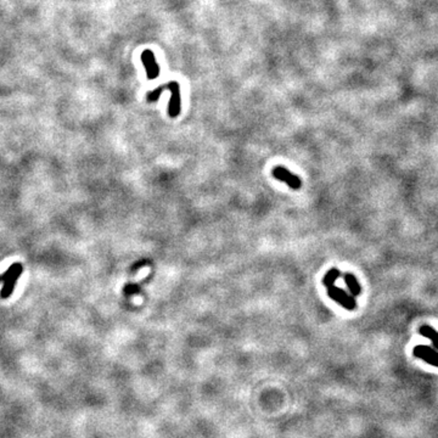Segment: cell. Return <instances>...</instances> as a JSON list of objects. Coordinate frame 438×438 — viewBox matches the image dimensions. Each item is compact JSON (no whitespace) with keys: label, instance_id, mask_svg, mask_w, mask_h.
<instances>
[{"label":"cell","instance_id":"6da1fadb","mask_svg":"<svg viewBox=\"0 0 438 438\" xmlns=\"http://www.w3.org/2000/svg\"><path fill=\"white\" fill-rule=\"evenodd\" d=\"M164 91L170 92V100L169 104H168V116H169L170 118H176V117L179 116L182 110L181 85H179L178 82L172 80V82L169 83L162 84L158 88H156L155 91L149 92L148 94H146V100H148L149 103H155V101L158 100L160 95Z\"/></svg>","mask_w":438,"mask_h":438},{"label":"cell","instance_id":"7a4b0ae2","mask_svg":"<svg viewBox=\"0 0 438 438\" xmlns=\"http://www.w3.org/2000/svg\"><path fill=\"white\" fill-rule=\"evenodd\" d=\"M21 274H22V265H21V263H15V265L11 266L10 268L5 272L4 275H0V281H7V283L4 284L2 292H0V297H2V298H9V297L13 295L15 284H16L17 279L21 277Z\"/></svg>","mask_w":438,"mask_h":438},{"label":"cell","instance_id":"3957f363","mask_svg":"<svg viewBox=\"0 0 438 438\" xmlns=\"http://www.w3.org/2000/svg\"><path fill=\"white\" fill-rule=\"evenodd\" d=\"M328 295L330 298H332L334 301L337 302L338 304L342 305L344 310L355 311L357 308V301L355 296L347 293L346 291L342 290L341 287L331 285V286L328 287Z\"/></svg>","mask_w":438,"mask_h":438},{"label":"cell","instance_id":"277c9868","mask_svg":"<svg viewBox=\"0 0 438 438\" xmlns=\"http://www.w3.org/2000/svg\"><path fill=\"white\" fill-rule=\"evenodd\" d=\"M272 174L275 179H278L279 182L286 183L293 190H298V189H301L302 187L301 179H299L296 174L291 173L289 169H286V168L283 166H277L273 168Z\"/></svg>","mask_w":438,"mask_h":438},{"label":"cell","instance_id":"5b68a950","mask_svg":"<svg viewBox=\"0 0 438 438\" xmlns=\"http://www.w3.org/2000/svg\"><path fill=\"white\" fill-rule=\"evenodd\" d=\"M140 60H142L144 68H145L146 77L149 80H154L158 77L160 74V66H158L157 61H156V56L152 50L145 49L140 55Z\"/></svg>","mask_w":438,"mask_h":438},{"label":"cell","instance_id":"8992f818","mask_svg":"<svg viewBox=\"0 0 438 438\" xmlns=\"http://www.w3.org/2000/svg\"><path fill=\"white\" fill-rule=\"evenodd\" d=\"M414 356L428 363L432 367L438 368V352L432 347L416 346L414 348Z\"/></svg>","mask_w":438,"mask_h":438},{"label":"cell","instance_id":"52a82bcc","mask_svg":"<svg viewBox=\"0 0 438 438\" xmlns=\"http://www.w3.org/2000/svg\"><path fill=\"white\" fill-rule=\"evenodd\" d=\"M343 279H344V283H346V285H347L348 290L351 291V295L352 296L361 295L362 286H361V284L358 283V280H357V278L352 274V273H346V274H343Z\"/></svg>","mask_w":438,"mask_h":438},{"label":"cell","instance_id":"ba28073f","mask_svg":"<svg viewBox=\"0 0 438 438\" xmlns=\"http://www.w3.org/2000/svg\"><path fill=\"white\" fill-rule=\"evenodd\" d=\"M419 332L422 336H425V337L430 338L432 343H433V346L438 349V331H436V330L428 325H422L421 328L419 329Z\"/></svg>","mask_w":438,"mask_h":438},{"label":"cell","instance_id":"9c48e42d","mask_svg":"<svg viewBox=\"0 0 438 438\" xmlns=\"http://www.w3.org/2000/svg\"><path fill=\"white\" fill-rule=\"evenodd\" d=\"M338 278H341V272L338 271V269L332 268L325 274V277L323 279V284L325 285L326 287H329L331 286V285H334L335 281L337 280Z\"/></svg>","mask_w":438,"mask_h":438}]
</instances>
